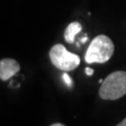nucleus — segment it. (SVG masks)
Returning a JSON list of instances; mask_svg holds the SVG:
<instances>
[{
  "label": "nucleus",
  "instance_id": "obj_1",
  "mask_svg": "<svg viewBox=\"0 0 126 126\" xmlns=\"http://www.w3.org/2000/svg\"><path fill=\"white\" fill-rule=\"evenodd\" d=\"M126 94V72L118 70L108 75L101 84L99 96L103 100H118Z\"/></svg>",
  "mask_w": 126,
  "mask_h": 126
},
{
  "label": "nucleus",
  "instance_id": "obj_2",
  "mask_svg": "<svg viewBox=\"0 0 126 126\" xmlns=\"http://www.w3.org/2000/svg\"><path fill=\"white\" fill-rule=\"evenodd\" d=\"M115 52V45L111 39L105 35H99L92 41L85 55L87 63H105Z\"/></svg>",
  "mask_w": 126,
  "mask_h": 126
},
{
  "label": "nucleus",
  "instance_id": "obj_3",
  "mask_svg": "<svg viewBox=\"0 0 126 126\" xmlns=\"http://www.w3.org/2000/svg\"><path fill=\"white\" fill-rule=\"evenodd\" d=\"M49 59L53 65L63 72H70L80 64V58L78 55L69 53L62 44H56L50 48Z\"/></svg>",
  "mask_w": 126,
  "mask_h": 126
},
{
  "label": "nucleus",
  "instance_id": "obj_4",
  "mask_svg": "<svg viewBox=\"0 0 126 126\" xmlns=\"http://www.w3.org/2000/svg\"><path fill=\"white\" fill-rule=\"evenodd\" d=\"M20 70V64L11 58H5L0 61V79L6 81L15 76Z\"/></svg>",
  "mask_w": 126,
  "mask_h": 126
},
{
  "label": "nucleus",
  "instance_id": "obj_5",
  "mask_svg": "<svg viewBox=\"0 0 126 126\" xmlns=\"http://www.w3.org/2000/svg\"><path fill=\"white\" fill-rule=\"evenodd\" d=\"M82 30V25L79 22H72L70 24L66 27L65 33H64V39L66 42L68 43H74L75 41V36L80 33Z\"/></svg>",
  "mask_w": 126,
  "mask_h": 126
},
{
  "label": "nucleus",
  "instance_id": "obj_6",
  "mask_svg": "<svg viewBox=\"0 0 126 126\" xmlns=\"http://www.w3.org/2000/svg\"><path fill=\"white\" fill-rule=\"evenodd\" d=\"M62 79H63V81L65 82V84L67 85V87H72L73 86V81H72V78H70L67 73H64L62 75Z\"/></svg>",
  "mask_w": 126,
  "mask_h": 126
},
{
  "label": "nucleus",
  "instance_id": "obj_7",
  "mask_svg": "<svg viewBox=\"0 0 126 126\" xmlns=\"http://www.w3.org/2000/svg\"><path fill=\"white\" fill-rule=\"evenodd\" d=\"M85 73H86V75H87V76H92V75L94 74V70L92 69V68H86L85 69Z\"/></svg>",
  "mask_w": 126,
  "mask_h": 126
},
{
  "label": "nucleus",
  "instance_id": "obj_8",
  "mask_svg": "<svg viewBox=\"0 0 126 126\" xmlns=\"http://www.w3.org/2000/svg\"><path fill=\"white\" fill-rule=\"evenodd\" d=\"M117 126H126V118H125V119H124L123 121L121 122V123H119V124H118Z\"/></svg>",
  "mask_w": 126,
  "mask_h": 126
},
{
  "label": "nucleus",
  "instance_id": "obj_9",
  "mask_svg": "<svg viewBox=\"0 0 126 126\" xmlns=\"http://www.w3.org/2000/svg\"><path fill=\"white\" fill-rule=\"evenodd\" d=\"M50 126H65V125H63V124H61V123H55V124L50 125Z\"/></svg>",
  "mask_w": 126,
  "mask_h": 126
},
{
  "label": "nucleus",
  "instance_id": "obj_10",
  "mask_svg": "<svg viewBox=\"0 0 126 126\" xmlns=\"http://www.w3.org/2000/svg\"><path fill=\"white\" fill-rule=\"evenodd\" d=\"M86 40H87V37H84V38H83V39H82V40H81V42H82V43H84Z\"/></svg>",
  "mask_w": 126,
  "mask_h": 126
}]
</instances>
